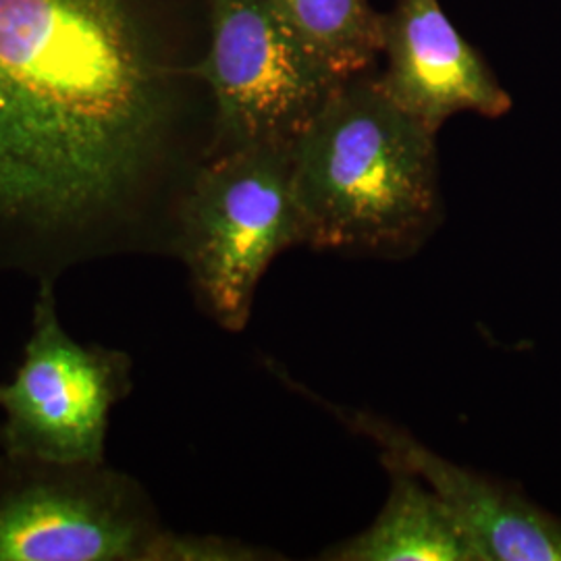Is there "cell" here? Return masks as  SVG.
Masks as SVG:
<instances>
[{
  "instance_id": "obj_9",
  "label": "cell",
  "mask_w": 561,
  "mask_h": 561,
  "mask_svg": "<svg viewBox=\"0 0 561 561\" xmlns=\"http://www.w3.org/2000/svg\"><path fill=\"white\" fill-rule=\"evenodd\" d=\"M391 489L375 522L322 556L335 561H481L449 507L419 477L389 470Z\"/></svg>"
},
{
  "instance_id": "obj_6",
  "label": "cell",
  "mask_w": 561,
  "mask_h": 561,
  "mask_svg": "<svg viewBox=\"0 0 561 561\" xmlns=\"http://www.w3.org/2000/svg\"><path fill=\"white\" fill-rule=\"evenodd\" d=\"M21 354L13 381L0 382V454L106 461L111 414L134 391L131 356L76 340L60 322L55 283H38Z\"/></svg>"
},
{
  "instance_id": "obj_10",
  "label": "cell",
  "mask_w": 561,
  "mask_h": 561,
  "mask_svg": "<svg viewBox=\"0 0 561 561\" xmlns=\"http://www.w3.org/2000/svg\"><path fill=\"white\" fill-rule=\"evenodd\" d=\"M296 34L341 80L366 73L382 53V15L368 0H273Z\"/></svg>"
},
{
  "instance_id": "obj_2",
  "label": "cell",
  "mask_w": 561,
  "mask_h": 561,
  "mask_svg": "<svg viewBox=\"0 0 561 561\" xmlns=\"http://www.w3.org/2000/svg\"><path fill=\"white\" fill-rule=\"evenodd\" d=\"M437 134L366 73L341 81L291 146L306 243L393 252L437 221Z\"/></svg>"
},
{
  "instance_id": "obj_8",
  "label": "cell",
  "mask_w": 561,
  "mask_h": 561,
  "mask_svg": "<svg viewBox=\"0 0 561 561\" xmlns=\"http://www.w3.org/2000/svg\"><path fill=\"white\" fill-rule=\"evenodd\" d=\"M382 53L385 92L433 134L458 113L500 119L512 111V96L439 0H398L382 15Z\"/></svg>"
},
{
  "instance_id": "obj_1",
  "label": "cell",
  "mask_w": 561,
  "mask_h": 561,
  "mask_svg": "<svg viewBox=\"0 0 561 561\" xmlns=\"http://www.w3.org/2000/svg\"><path fill=\"white\" fill-rule=\"evenodd\" d=\"M175 102L123 0H0V273L175 256Z\"/></svg>"
},
{
  "instance_id": "obj_3",
  "label": "cell",
  "mask_w": 561,
  "mask_h": 561,
  "mask_svg": "<svg viewBox=\"0 0 561 561\" xmlns=\"http://www.w3.org/2000/svg\"><path fill=\"white\" fill-rule=\"evenodd\" d=\"M298 243H306V225L291 148L225 150L194 171L181 201L175 256L219 327L245 329L271 262Z\"/></svg>"
},
{
  "instance_id": "obj_5",
  "label": "cell",
  "mask_w": 561,
  "mask_h": 561,
  "mask_svg": "<svg viewBox=\"0 0 561 561\" xmlns=\"http://www.w3.org/2000/svg\"><path fill=\"white\" fill-rule=\"evenodd\" d=\"M157 507L106 461L0 454V561H148Z\"/></svg>"
},
{
  "instance_id": "obj_4",
  "label": "cell",
  "mask_w": 561,
  "mask_h": 561,
  "mask_svg": "<svg viewBox=\"0 0 561 561\" xmlns=\"http://www.w3.org/2000/svg\"><path fill=\"white\" fill-rule=\"evenodd\" d=\"M210 46L194 73L215 102L210 154L291 148L340 76L301 41L273 0H213Z\"/></svg>"
},
{
  "instance_id": "obj_7",
  "label": "cell",
  "mask_w": 561,
  "mask_h": 561,
  "mask_svg": "<svg viewBox=\"0 0 561 561\" xmlns=\"http://www.w3.org/2000/svg\"><path fill=\"white\" fill-rule=\"evenodd\" d=\"M331 412L379 447L387 470H405L426 482L463 526L479 560L561 561V518L520 489L461 468L370 412L341 405H331Z\"/></svg>"
},
{
  "instance_id": "obj_11",
  "label": "cell",
  "mask_w": 561,
  "mask_h": 561,
  "mask_svg": "<svg viewBox=\"0 0 561 561\" xmlns=\"http://www.w3.org/2000/svg\"><path fill=\"white\" fill-rule=\"evenodd\" d=\"M266 549L217 535H190L162 528L148 561H261L273 560Z\"/></svg>"
}]
</instances>
